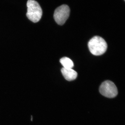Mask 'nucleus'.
<instances>
[{"label": "nucleus", "instance_id": "1", "mask_svg": "<svg viewBox=\"0 0 125 125\" xmlns=\"http://www.w3.org/2000/svg\"><path fill=\"white\" fill-rule=\"evenodd\" d=\"M90 51L93 55H101L104 54L107 49V43L104 39L96 36L91 39L88 43Z\"/></svg>", "mask_w": 125, "mask_h": 125}, {"label": "nucleus", "instance_id": "2", "mask_svg": "<svg viewBox=\"0 0 125 125\" xmlns=\"http://www.w3.org/2000/svg\"><path fill=\"white\" fill-rule=\"evenodd\" d=\"M27 6V18L34 23L38 22L41 19L42 15V10L40 5L34 0H28Z\"/></svg>", "mask_w": 125, "mask_h": 125}, {"label": "nucleus", "instance_id": "3", "mask_svg": "<svg viewBox=\"0 0 125 125\" xmlns=\"http://www.w3.org/2000/svg\"><path fill=\"white\" fill-rule=\"evenodd\" d=\"M70 10L66 5H63L57 7L54 11V18L58 24L62 25L69 16Z\"/></svg>", "mask_w": 125, "mask_h": 125}, {"label": "nucleus", "instance_id": "4", "mask_svg": "<svg viewBox=\"0 0 125 125\" xmlns=\"http://www.w3.org/2000/svg\"><path fill=\"white\" fill-rule=\"evenodd\" d=\"M99 92L103 96L109 98L115 97L118 94L116 86L113 82L109 80L106 81L101 84Z\"/></svg>", "mask_w": 125, "mask_h": 125}, {"label": "nucleus", "instance_id": "5", "mask_svg": "<svg viewBox=\"0 0 125 125\" xmlns=\"http://www.w3.org/2000/svg\"><path fill=\"white\" fill-rule=\"evenodd\" d=\"M61 72L65 79L68 81L74 80L78 76V73L72 69H66L62 68Z\"/></svg>", "mask_w": 125, "mask_h": 125}, {"label": "nucleus", "instance_id": "6", "mask_svg": "<svg viewBox=\"0 0 125 125\" xmlns=\"http://www.w3.org/2000/svg\"><path fill=\"white\" fill-rule=\"evenodd\" d=\"M60 62L63 66V68L66 69H72L74 66L73 61L67 57H64L61 58Z\"/></svg>", "mask_w": 125, "mask_h": 125}, {"label": "nucleus", "instance_id": "7", "mask_svg": "<svg viewBox=\"0 0 125 125\" xmlns=\"http://www.w3.org/2000/svg\"></svg>", "mask_w": 125, "mask_h": 125}]
</instances>
